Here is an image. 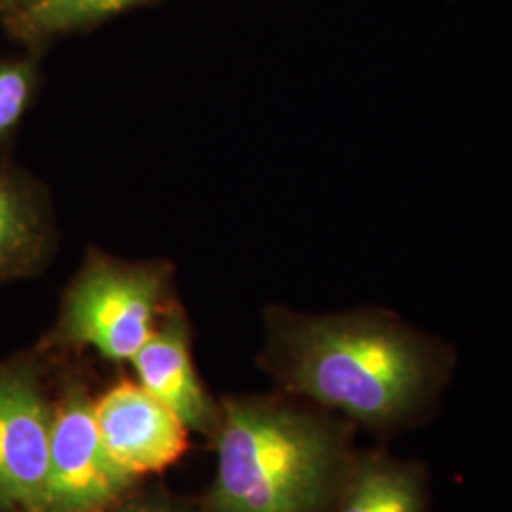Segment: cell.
<instances>
[{"mask_svg":"<svg viewBox=\"0 0 512 512\" xmlns=\"http://www.w3.org/2000/svg\"><path fill=\"white\" fill-rule=\"evenodd\" d=\"M133 378L165 404L184 427L203 439H215L220 399L203 384L194 359L192 323L181 300L175 302L131 359Z\"/></svg>","mask_w":512,"mask_h":512,"instance_id":"7","label":"cell"},{"mask_svg":"<svg viewBox=\"0 0 512 512\" xmlns=\"http://www.w3.org/2000/svg\"><path fill=\"white\" fill-rule=\"evenodd\" d=\"M38 2H42V0H0V6H6L10 10H16L19 14H23L29 8L37 6Z\"/></svg>","mask_w":512,"mask_h":512,"instance_id":"13","label":"cell"},{"mask_svg":"<svg viewBox=\"0 0 512 512\" xmlns=\"http://www.w3.org/2000/svg\"><path fill=\"white\" fill-rule=\"evenodd\" d=\"M52 219L40 194L0 171V283L35 272L52 249Z\"/></svg>","mask_w":512,"mask_h":512,"instance_id":"9","label":"cell"},{"mask_svg":"<svg viewBox=\"0 0 512 512\" xmlns=\"http://www.w3.org/2000/svg\"><path fill=\"white\" fill-rule=\"evenodd\" d=\"M145 0H42L19 14L23 27L35 37H48L84 29Z\"/></svg>","mask_w":512,"mask_h":512,"instance_id":"10","label":"cell"},{"mask_svg":"<svg viewBox=\"0 0 512 512\" xmlns=\"http://www.w3.org/2000/svg\"><path fill=\"white\" fill-rule=\"evenodd\" d=\"M332 512H429V475L416 459L359 448Z\"/></svg>","mask_w":512,"mask_h":512,"instance_id":"8","label":"cell"},{"mask_svg":"<svg viewBox=\"0 0 512 512\" xmlns=\"http://www.w3.org/2000/svg\"><path fill=\"white\" fill-rule=\"evenodd\" d=\"M52 357L37 348L0 361V512H38L48 476Z\"/></svg>","mask_w":512,"mask_h":512,"instance_id":"5","label":"cell"},{"mask_svg":"<svg viewBox=\"0 0 512 512\" xmlns=\"http://www.w3.org/2000/svg\"><path fill=\"white\" fill-rule=\"evenodd\" d=\"M175 302L171 262L126 260L92 249L37 349L55 361L93 351L112 365H129Z\"/></svg>","mask_w":512,"mask_h":512,"instance_id":"3","label":"cell"},{"mask_svg":"<svg viewBox=\"0 0 512 512\" xmlns=\"http://www.w3.org/2000/svg\"><path fill=\"white\" fill-rule=\"evenodd\" d=\"M93 412L110 458L137 478H160L192 448V433L133 376L95 391Z\"/></svg>","mask_w":512,"mask_h":512,"instance_id":"6","label":"cell"},{"mask_svg":"<svg viewBox=\"0 0 512 512\" xmlns=\"http://www.w3.org/2000/svg\"><path fill=\"white\" fill-rule=\"evenodd\" d=\"M258 368L277 391L359 431L393 437L433 418L454 376V348L382 308L262 313Z\"/></svg>","mask_w":512,"mask_h":512,"instance_id":"1","label":"cell"},{"mask_svg":"<svg viewBox=\"0 0 512 512\" xmlns=\"http://www.w3.org/2000/svg\"><path fill=\"white\" fill-rule=\"evenodd\" d=\"M35 84V69L29 63H0V141L8 137L23 118Z\"/></svg>","mask_w":512,"mask_h":512,"instance_id":"11","label":"cell"},{"mask_svg":"<svg viewBox=\"0 0 512 512\" xmlns=\"http://www.w3.org/2000/svg\"><path fill=\"white\" fill-rule=\"evenodd\" d=\"M109 512H203L200 495L173 492L158 478H145Z\"/></svg>","mask_w":512,"mask_h":512,"instance_id":"12","label":"cell"},{"mask_svg":"<svg viewBox=\"0 0 512 512\" xmlns=\"http://www.w3.org/2000/svg\"><path fill=\"white\" fill-rule=\"evenodd\" d=\"M357 433L348 420L277 389L220 397L202 511H334L359 452Z\"/></svg>","mask_w":512,"mask_h":512,"instance_id":"2","label":"cell"},{"mask_svg":"<svg viewBox=\"0 0 512 512\" xmlns=\"http://www.w3.org/2000/svg\"><path fill=\"white\" fill-rule=\"evenodd\" d=\"M54 376L48 476L38 512H109L143 478L110 458L95 421L88 374L61 359Z\"/></svg>","mask_w":512,"mask_h":512,"instance_id":"4","label":"cell"}]
</instances>
